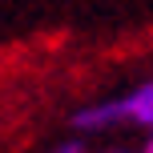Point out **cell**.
Returning a JSON list of instances; mask_svg holds the SVG:
<instances>
[{"label": "cell", "instance_id": "2", "mask_svg": "<svg viewBox=\"0 0 153 153\" xmlns=\"http://www.w3.org/2000/svg\"><path fill=\"white\" fill-rule=\"evenodd\" d=\"M45 153H89V141L73 133V137H61V141H53V145H48Z\"/></svg>", "mask_w": 153, "mask_h": 153}, {"label": "cell", "instance_id": "1", "mask_svg": "<svg viewBox=\"0 0 153 153\" xmlns=\"http://www.w3.org/2000/svg\"><path fill=\"white\" fill-rule=\"evenodd\" d=\"M76 137H97V133H113V129H141L153 133V76L149 81L129 85L125 93H113V97H101L81 105L69 117Z\"/></svg>", "mask_w": 153, "mask_h": 153}, {"label": "cell", "instance_id": "3", "mask_svg": "<svg viewBox=\"0 0 153 153\" xmlns=\"http://www.w3.org/2000/svg\"><path fill=\"white\" fill-rule=\"evenodd\" d=\"M141 153H153V133H145V145H141Z\"/></svg>", "mask_w": 153, "mask_h": 153}, {"label": "cell", "instance_id": "4", "mask_svg": "<svg viewBox=\"0 0 153 153\" xmlns=\"http://www.w3.org/2000/svg\"><path fill=\"white\" fill-rule=\"evenodd\" d=\"M89 153H125V149H89Z\"/></svg>", "mask_w": 153, "mask_h": 153}]
</instances>
